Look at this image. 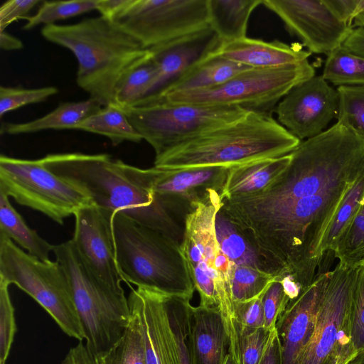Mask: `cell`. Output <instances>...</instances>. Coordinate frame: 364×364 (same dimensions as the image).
<instances>
[{
  "mask_svg": "<svg viewBox=\"0 0 364 364\" xmlns=\"http://www.w3.org/2000/svg\"><path fill=\"white\" fill-rule=\"evenodd\" d=\"M289 154L266 189L224 199L220 210L274 274L304 289L318 275L323 240L345 195L364 172V140L337 122Z\"/></svg>",
  "mask_w": 364,
  "mask_h": 364,
  "instance_id": "obj_1",
  "label": "cell"
},
{
  "mask_svg": "<svg viewBox=\"0 0 364 364\" xmlns=\"http://www.w3.org/2000/svg\"><path fill=\"white\" fill-rule=\"evenodd\" d=\"M46 167L82 191L92 203L181 244L184 222L130 172L129 164L107 154H50Z\"/></svg>",
  "mask_w": 364,
  "mask_h": 364,
  "instance_id": "obj_2",
  "label": "cell"
},
{
  "mask_svg": "<svg viewBox=\"0 0 364 364\" xmlns=\"http://www.w3.org/2000/svg\"><path fill=\"white\" fill-rule=\"evenodd\" d=\"M41 32L48 41L73 53L77 85L102 107L115 105L120 80L151 55L134 37L101 15L74 24L44 26Z\"/></svg>",
  "mask_w": 364,
  "mask_h": 364,
  "instance_id": "obj_3",
  "label": "cell"
},
{
  "mask_svg": "<svg viewBox=\"0 0 364 364\" xmlns=\"http://www.w3.org/2000/svg\"><path fill=\"white\" fill-rule=\"evenodd\" d=\"M301 141L269 114L242 118L176 145L155 156L163 168L239 165L289 154Z\"/></svg>",
  "mask_w": 364,
  "mask_h": 364,
  "instance_id": "obj_4",
  "label": "cell"
},
{
  "mask_svg": "<svg viewBox=\"0 0 364 364\" xmlns=\"http://www.w3.org/2000/svg\"><path fill=\"white\" fill-rule=\"evenodd\" d=\"M221 193L210 190L194 202L184 220L181 249L200 306L220 311L230 341V352L238 350L232 299V270L230 259L220 247L215 231V217L222 205Z\"/></svg>",
  "mask_w": 364,
  "mask_h": 364,
  "instance_id": "obj_5",
  "label": "cell"
},
{
  "mask_svg": "<svg viewBox=\"0 0 364 364\" xmlns=\"http://www.w3.org/2000/svg\"><path fill=\"white\" fill-rule=\"evenodd\" d=\"M112 228L123 282L192 299L195 287L180 243L119 212L114 214Z\"/></svg>",
  "mask_w": 364,
  "mask_h": 364,
  "instance_id": "obj_6",
  "label": "cell"
},
{
  "mask_svg": "<svg viewBox=\"0 0 364 364\" xmlns=\"http://www.w3.org/2000/svg\"><path fill=\"white\" fill-rule=\"evenodd\" d=\"M53 252L69 281L85 345L95 356L102 353L120 338L129 322L128 298L124 290L92 273L71 240L55 245Z\"/></svg>",
  "mask_w": 364,
  "mask_h": 364,
  "instance_id": "obj_7",
  "label": "cell"
},
{
  "mask_svg": "<svg viewBox=\"0 0 364 364\" xmlns=\"http://www.w3.org/2000/svg\"><path fill=\"white\" fill-rule=\"evenodd\" d=\"M314 75V68L308 60L276 68H251L216 87L166 94L139 105L168 102L235 106L250 112L270 114L292 88Z\"/></svg>",
  "mask_w": 364,
  "mask_h": 364,
  "instance_id": "obj_8",
  "label": "cell"
},
{
  "mask_svg": "<svg viewBox=\"0 0 364 364\" xmlns=\"http://www.w3.org/2000/svg\"><path fill=\"white\" fill-rule=\"evenodd\" d=\"M0 278L31 296L68 336L85 340L69 281L56 260H41L0 234Z\"/></svg>",
  "mask_w": 364,
  "mask_h": 364,
  "instance_id": "obj_9",
  "label": "cell"
},
{
  "mask_svg": "<svg viewBox=\"0 0 364 364\" xmlns=\"http://www.w3.org/2000/svg\"><path fill=\"white\" fill-rule=\"evenodd\" d=\"M157 156L170 148L244 117L235 106H202L159 102L122 108Z\"/></svg>",
  "mask_w": 364,
  "mask_h": 364,
  "instance_id": "obj_10",
  "label": "cell"
},
{
  "mask_svg": "<svg viewBox=\"0 0 364 364\" xmlns=\"http://www.w3.org/2000/svg\"><path fill=\"white\" fill-rule=\"evenodd\" d=\"M0 191L60 225L92 203L82 191L48 169L43 158L31 160L1 155Z\"/></svg>",
  "mask_w": 364,
  "mask_h": 364,
  "instance_id": "obj_11",
  "label": "cell"
},
{
  "mask_svg": "<svg viewBox=\"0 0 364 364\" xmlns=\"http://www.w3.org/2000/svg\"><path fill=\"white\" fill-rule=\"evenodd\" d=\"M357 266L339 262L330 272L316 328L299 364H346L357 353L351 340L350 323L351 291Z\"/></svg>",
  "mask_w": 364,
  "mask_h": 364,
  "instance_id": "obj_12",
  "label": "cell"
},
{
  "mask_svg": "<svg viewBox=\"0 0 364 364\" xmlns=\"http://www.w3.org/2000/svg\"><path fill=\"white\" fill-rule=\"evenodd\" d=\"M112 21L149 50L210 27L208 0H130Z\"/></svg>",
  "mask_w": 364,
  "mask_h": 364,
  "instance_id": "obj_13",
  "label": "cell"
},
{
  "mask_svg": "<svg viewBox=\"0 0 364 364\" xmlns=\"http://www.w3.org/2000/svg\"><path fill=\"white\" fill-rule=\"evenodd\" d=\"M231 166L140 168L129 165V168L139 181L184 220L192 204L210 190L221 193Z\"/></svg>",
  "mask_w": 364,
  "mask_h": 364,
  "instance_id": "obj_14",
  "label": "cell"
},
{
  "mask_svg": "<svg viewBox=\"0 0 364 364\" xmlns=\"http://www.w3.org/2000/svg\"><path fill=\"white\" fill-rule=\"evenodd\" d=\"M262 4L277 14L287 30L311 53L328 55L353 30L335 16L324 0H263Z\"/></svg>",
  "mask_w": 364,
  "mask_h": 364,
  "instance_id": "obj_15",
  "label": "cell"
},
{
  "mask_svg": "<svg viewBox=\"0 0 364 364\" xmlns=\"http://www.w3.org/2000/svg\"><path fill=\"white\" fill-rule=\"evenodd\" d=\"M338 94L322 75L292 88L275 108L278 122L300 141L324 132L337 117Z\"/></svg>",
  "mask_w": 364,
  "mask_h": 364,
  "instance_id": "obj_16",
  "label": "cell"
},
{
  "mask_svg": "<svg viewBox=\"0 0 364 364\" xmlns=\"http://www.w3.org/2000/svg\"><path fill=\"white\" fill-rule=\"evenodd\" d=\"M74 216L71 241L83 262L102 282L115 289L124 290L116 261L114 213L90 203L77 210Z\"/></svg>",
  "mask_w": 364,
  "mask_h": 364,
  "instance_id": "obj_17",
  "label": "cell"
},
{
  "mask_svg": "<svg viewBox=\"0 0 364 364\" xmlns=\"http://www.w3.org/2000/svg\"><path fill=\"white\" fill-rule=\"evenodd\" d=\"M330 272L316 277L314 282L290 301L276 324L282 364H299L316 324L318 311Z\"/></svg>",
  "mask_w": 364,
  "mask_h": 364,
  "instance_id": "obj_18",
  "label": "cell"
},
{
  "mask_svg": "<svg viewBox=\"0 0 364 364\" xmlns=\"http://www.w3.org/2000/svg\"><path fill=\"white\" fill-rule=\"evenodd\" d=\"M220 43L215 33L208 27L149 49L157 73L143 99L162 92L192 66L214 52Z\"/></svg>",
  "mask_w": 364,
  "mask_h": 364,
  "instance_id": "obj_19",
  "label": "cell"
},
{
  "mask_svg": "<svg viewBox=\"0 0 364 364\" xmlns=\"http://www.w3.org/2000/svg\"><path fill=\"white\" fill-rule=\"evenodd\" d=\"M128 301L141 317L147 364H176L173 341L164 305V293L139 287Z\"/></svg>",
  "mask_w": 364,
  "mask_h": 364,
  "instance_id": "obj_20",
  "label": "cell"
},
{
  "mask_svg": "<svg viewBox=\"0 0 364 364\" xmlns=\"http://www.w3.org/2000/svg\"><path fill=\"white\" fill-rule=\"evenodd\" d=\"M213 53L249 68H276L297 64L311 53L299 43L288 45L279 41L266 42L243 38L220 43Z\"/></svg>",
  "mask_w": 364,
  "mask_h": 364,
  "instance_id": "obj_21",
  "label": "cell"
},
{
  "mask_svg": "<svg viewBox=\"0 0 364 364\" xmlns=\"http://www.w3.org/2000/svg\"><path fill=\"white\" fill-rule=\"evenodd\" d=\"M191 337L193 364H224L230 341L220 311L193 306Z\"/></svg>",
  "mask_w": 364,
  "mask_h": 364,
  "instance_id": "obj_22",
  "label": "cell"
},
{
  "mask_svg": "<svg viewBox=\"0 0 364 364\" xmlns=\"http://www.w3.org/2000/svg\"><path fill=\"white\" fill-rule=\"evenodd\" d=\"M290 154L232 166L221 191V200L255 194L266 189L286 169Z\"/></svg>",
  "mask_w": 364,
  "mask_h": 364,
  "instance_id": "obj_23",
  "label": "cell"
},
{
  "mask_svg": "<svg viewBox=\"0 0 364 364\" xmlns=\"http://www.w3.org/2000/svg\"><path fill=\"white\" fill-rule=\"evenodd\" d=\"M248 68H251L230 60L213 52L192 66L162 92L155 96L143 99L139 102L166 94L216 87Z\"/></svg>",
  "mask_w": 364,
  "mask_h": 364,
  "instance_id": "obj_24",
  "label": "cell"
},
{
  "mask_svg": "<svg viewBox=\"0 0 364 364\" xmlns=\"http://www.w3.org/2000/svg\"><path fill=\"white\" fill-rule=\"evenodd\" d=\"M102 107L92 98L61 102L55 109L40 118L23 123L6 124L4 131L9 134H21L48 129H73L77 124Z\"/></svg>",
  "mask_w": 364,
  "mask_h": 364,
  "instance_id": "obj_25",
  "label": "cell"
},
{
  "mask_svg": "<svg viewBox=\"0 0 364 364\" xmlns=\"http://www.w3.org/2000/svg\"><path fill=\"white\" fill-rule=\"evenodd\" d=\"M263 0H208L209 26L221 43L247 37L250 16Z\"/></svg>",
  "mask_w": 364,
  "mask_h": 364,
  "instance_id": "obj_26",
  "label": "cell"
},
{
  "mask_svg": "<svg viewBox=\"0 0 364 364\" xmlns=\"http://www.w3.org/2000/svg\"><path fill=\"white\" fill-rule=\"evenodd\" d=\"M0 234L11 240L29 255L38 259L49 260L54 246L30 228L21 215L11 204L9 196L0 191Z\"/></svg>",
  "mask_w": 364,
  "mask_h": 364,
  "instance_id": "obj_27",
  "label": "cell"
},
{
  "mask_svg": "<svg viewBox=\"0 0 364 364\" xmlns=\"http://www.w3.org/2000/svg\"><path fill=\"white\" fill-rule=\"evenodd\" d=\"M73 129L106 136L114 145L124 141L139 143L143 140L124 109L116 105L102 107L77 124Z\"/></svg>",
  "mask_w": 364,
  "mask_h": 364,
  "instance_id": "obj_28",
  "label": "cell"
},
{
  "mask_svg": "<svg viewBox=\"0 0 364 364\" xmlns=\"http://www.w3.org/2000/svg\"><path fill=\"white\" fill-rule=\"evenodd\" d=\"M129 305L131 317L124 333L108 350L95 356L97 364H147L141 317L134 305Z\"/></svg>",
  "mask_w": 364,
  "mask_h": 364,
  "instance_id": "obj_29",
  "label": "cell"
},
{
  "mask_svg": "<svg viewBox=\"0 0 364 364\" xmlns=\"http://www.w3.org/2000/svg\"><path fill=\"white\" fill-rule=\"evenodd\" d=\"M189 298L164 294V305L171 328L176 364H193L191 312Z\"/></svg>",
  "mask_w": 364,
  "mask_h": 364,
  "instance_id": "obj_30",
  "label": "cell"
},
{
  "mask_svg": "<svg viewBox=\"0 0 364 364\" xmlns=\"http://www.w3.org/2000/svg\"><path fill=\"white\" fill-rule=\"evenodd\" d=\"M322 76L338 87L364 85V57L341 46L327 55Z\"/></svg>",
  "mask_w": 364,
  "mask_h": 364,
  "instance_id": "obj_31",
  "label": "cell"
},
{
  "mask_svg": "<svg viewBox=\"0 0 364 364\" xmlns=\"http://www.w3.org/2000/svg\"><path fill=\"white\" fill-rule=\"evenodd\" d=\"M156 73L157 67L151 53L120 80L115 90V105L126 108L137 104L146 96Z\"/></svg>",
  "mask_w": 364,
  "mask_h": 364,
  "instance_id": "obj_32",
  "label": "cell"
},
{
  "mask_svg": "<svg viewBox=\"0 0 364 364\" xmlns=\"http://www.w3.org/2000/svg\"><path fill=\"white\" fill-rule=\"evenodd\" d=\"M231 265V291L233 303L247 301L262 295L277 277L260 265Z\"/></svg>",
  "mask_w": 364,
  "mask_h": 364,
  "instance_id": "obj_33",
  "label": "cell"
},
{
  "mask_svg": "<svg viewBox=\"0 0 364 364\" xmlns=\"http://www.w3.org/2000/svg\"><path fill=\"white\" fill-rule=\"evenodd\" d=\"M364 200V172L345 195L323 240L321 250L324 256L334 254L338 240ZM335 257V256H334Z\"/></svg>",
  "mask_w": 364,
  "mask_h": 364,
  "instance_id": "obj_34",
  "label": "cell"
},
{
  "mask_svg": "<svg viewBox=\"0 0 364 364\" xmlns=\"http://www.w3.org/2000/svg\"><path fill=\"white\" fill-rule=\"evenodd\" d=\"M338 123L364 140V85L340 86Z\"/></svg>",
  "mask_w": 364,
  "mask_h": 364,
  "instance_id": "obj_35",
  "label": "cell"
},
{
  "mask_svg": "<svg viewBox=\"0 0 364 364\" xmlns=\"http://www.w3.org/2000/svg\"><path fill=\"white\" fill-rule=\"evenodd\" d=\"M97 4V0L43 1L37 12L26 19L23 28L29 30L40 24H55L57 21L96 10Z\"/></svg>",
  "mask_w": 364,
  "mask_h": 364,
  "instance_id": "obj_36",
  "label": "cell"
},
{
  "mask_svg": "<svg viewBox=\"0 0 364 364\" xmlns=\"http://www.w3.org/2000/svg\"><path fill=\"white\" fill-rule=\"evenodd\" d=\"M334 256L348 266H357L364 262V200L339 237Z\"/></svg>",
  "mask_w": 364,
  "mask_h": 364,
  "instance_id": "obj_37",
  "label": "cell"
},
{
  "mask_svg": "<svg viewBox=\"0 0 364 364\" xmlns=\"http://www.w3.org/2000/svg\"><path fill=\"white\" fill-rule=\"evenodd\" d=\"M350 323L355 350H364V262L357 266L352 287Z\"/></svg>",
  "mask_w": 364,
  "mask_h": 364,
  "instance_id": "obj_38",
  "label": "cell"
},
{
  "mask_svg": "<svg viewBox=\"0 0 364 364\" xmlns=\"http://www.w3.org/2000/svg\"><path fill=\"white\" fill-rule=\"evenodd\" d=\"M58 92L57 87L46 86L38 88L0 87V117L23 106L46 101Z\"/></svg>",
  "mask_w": 364,
  "mask_h": 364,
  "instance_id": "obj_39",
  "label": "cell"
},
{
  "mask_svg": "<svg viewBox=\"0 0 364 364\" xmlns=\"http://www.w3.org/2000/svg\"><path fill=\"white\" fill-rule=\"evenodd\" d=\"M9 284L0 278V364H6L16 332L14 308Z\"/></svg>",
  "mask_w": 364,
  "mask_h": 364,
  "instance_id": "obj_40",
  "label": "cell"
},
{
  "mask_svg": "<svg viewBox=\"0 0 364 364\" xmlns=\"http://www.w3.org/2000/svg\"><path fill=\"white\" fill-rule=\"evenodd\" d=\"M274 331H268L264 327L240 331L238 332V364H259Z\"/></svg>",
  "mask_w": 364,
  "mask_h": 364,
  "instance_id": "obj_41",
  "label": "cell"
},
{
  "mask_svg": "<svg viewBox=\"0 0 364 364\" xmlns=\"http://www.w3.org/2000/svg\"><path fill=\"white\" fill-rule=\"evenodd\" d=\"M289 301L290 299L286 294L281 281L277 277L262 298L266 329L270 331L276 329L277 322Z\"/></svg>",
  "mask_w": 364,
  "mask_h": 364,
  "instance_id": "obj_42",
  "label": "cell"
},
{
  "mask_svg": "<svg viewBox=\"0 0 364 364\" xmlns=\"http://www.w3.org/2000/svg\"><path fill=\"white\" fill-rule=\"evenodd\" d=\"M264 294L247 301L233 303L237 340L238 332L241 330H254L264 327L262 304Z\"/></svg>",
  "mask_w": 364,
  "mask_h": 364,
  "instance_id": "obj_43",
  "label": "cell"
},
{
  "mask_svg": "<svg viewBox=\"0 0 364 364\" xmlns=\"http://www.w3.org/2000/svg\"><path fill=\"white\" fill-rule=\"evenodd\" d=\"M41 2L39 0H9L0 7V31L19 19H26L30 11Z\"/></svg>",
  "mask_w": 364,
  "mask_h": 364,
  "instance_id": "obj_44",
  "label": "cell"
},
{
  "mask_svg": "<svg viewBox=\"0 0 364 364\" xmlns=\"http://www.w3.org/2000/svg\"><path fill=\"white\" fill-rule=\"evenodd\" d=\"M324 1L341 21L352 28L358 0H324Z\"/></svg>",
  "mask_w": 364,
  "mask_h": 364,
  "instance_id": "obj_45",
  "label": "cell"
},
{
  "mask_svg": "<svg viewBox=\"0 0 364 364\" xmlns=\"http://www.w3.org/2000/svg\"><path fill=\"white\" fill-rule=\"evenodd\" d=\"M130 0H97V9L103 17L112 21Z\"/></svg>",
  "mask_w": 364,
  "mask_h": 364,
  "instance_id": "obj_46",
  "label": "cell"
},
{
  "mask_svg": "<svg viewBox=\"0 0 364 364\" xmlns=\"http://www.w3.org/2000/svg\"><path fill=\"white\" fill-rule=\"evenodd\" d=\"M259 364H282L280 342L275 329Z\"/></svg>",
  "mask_w": 364,
  "mask_h": 364,
  "instance_id": "obj_47",
  "label": "cell"
},
{
  "mask_svg": "<svg viewBox=\"0 0 364 364\" xmlns=\"http://www.w3.org/2000/svg\"><path fill=\"white\" fill-rule=\"evenodd\" d=\"M341 46L347 50L364 57V28L353 29Z\"/></svg>",
  "mask_w": 364,
  "mask_h": 364,
  "instance_id": "obj_48",
  "label": "cell"
},
{
  "mask_svg": "<svg viewBox=\"0 0 364 364\" xmlns=\"http://www.w3.org/2000/svg\"><path fill=\"white\" fill-rule=\"evenodd\" d=\"M0 47L4 50H16L22 49V41L4 31H0Z\"/></svg>",
  "mask_w": 364,
  "mask_h": 364,
  "instance_id": "obj_49",
  "label": "cell"
},
{
  "mask_svg": "<svg viewBox=\"0 0 364 364\" xmlns=\"http://www.w3.org/2000/svg\"><path fill=\"white\" fill-rule=\"evenodd\" d=\"M364 28V0H358V4L353 19L352 28Z\"/></svg>",
  "mask_w": 364,
  "mask_h": 364,
  "instance_id": "obj_50",
  "label": "cell"
},
{
  "mask_svg": "<svg viewBox=\"0 0 364 364\" xmlns=\"http://www.w3.org/2000/svg\"><path fill=\"white\" fill-rule=\"evenodd\" d=\"M346 364H364V350L357 352Z\"/></svg>",
  "mask_w": 364,
  "mask_h": 364,
  "instance_id": "obj_51",
  "label": "cell"
},
{
  "mask_svg": "<svg viewBox=\"0 0 364 364\" xmlns=\"http://www.w3.org/2000/svg\"><path fill=\"white\" fill-rule=\"evenodd\" d=\"M224 364H237V363H236L235 360L232 356V355L230 353H229L226 357Z\"/></svg>",
  "mask_w": 364,
  "mask_h": 364,
  "instance_id": "obj_52",
  "label": "cell"
}]
</instances>
